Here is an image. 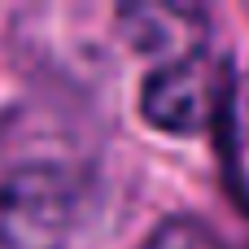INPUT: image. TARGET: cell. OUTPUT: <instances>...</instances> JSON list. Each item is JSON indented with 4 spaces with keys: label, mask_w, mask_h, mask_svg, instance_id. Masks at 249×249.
<instances>
[{
    "label": "cell",
    "mask_w": 249,
    "mask_h": 249,
    "mask_svg": "<svg viewBox=\"0 0 249 249\" xmlns=\"http://www.w3.org/2000/svg\"><path fill=\"white\" fill-rule=\"evenodd\" d=\"M83 219V175L57 158H26L0 175V249H61Z\"/></svg>",
    "instance_id": "cell-1"
},
{
    "label": "cell",
    "mask_w": 249,
    "mask_h": 249,
    "mask_svg": "<svg viewBox=\"0 0 249 249\" xmlns=\"http://www.w3.org/2000/svg\"><path fill=\"white\" fill-rule=\"evenodd\" d=\"M228 105V74L219 61H210L206 48L153 61V70L140 83V114L149 127L166 136H193L206 131Z\"/></svg>",
    "instance_id": "cell-2"
},
{
    "label": "cell",
    "mask_w": 249,
    "mask_h": 249,
    "mask_svg": "<svg viewBox=\"0 0 249 249\" xmlns=\"http://www.w3.org/2000/svg\"><path fill=\"white\" fill-rule=\"evenodd\" d=\"M123 35L131 48L149 53L153 61L184 57L206 48V13L201 9H179V4H123L118 13Z\"/></svg>",
    "instance_id": "cell-3"
},
{
    "label": "cell",
    "mask_w": 249,
    "mask_h": 249,
    "mask_svg": "<svg viewBox=\"0 0 249 249\" xmlns=\"http://www.w3.org/2000/svg\"><path fill=\"white\" fill-rule=\"evenodd\" d=\"M144 249H214V241L197 223H166L158 236H149Z\"/></svg>",
    "instance_id": "cell-4"
}]
</instances>
